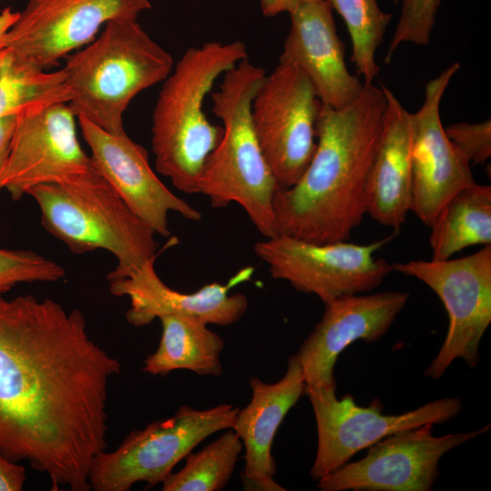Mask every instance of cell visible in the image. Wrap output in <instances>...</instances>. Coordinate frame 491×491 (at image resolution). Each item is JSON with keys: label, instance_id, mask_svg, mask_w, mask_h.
Wrapping results in <instances>:
<instances>
[{"label": "cell", "instance_id": "obj_30", "mask_svg": "<svg viewBox=\"0 0 491 491\" xmlns=\"http://www.w3.org/2000/svg\"><path fill=\"white\" fill-rule=\"evenodd\" d=\"M25 468L0 452V491H21L26 480Z\"/></svg>", "mask_w": 491, "mask_h": 491}, {"label": "cell", "instance_id": "obj_28", "mask_svg": "<svg viewBox=\"0 0 491 491\" xmlns=\"http://www.w3.org/2000/svg\"><path fill=\"white\" fill-rule=\"evenodd\" d=\"M441 0H403L394 35L385 62L389 63L396 49L405 43L426 45Z\"/></svg>", "mask_w": 491, "mask_h": 491}, {"label": "cell", "instance_id": "obj_29", "mask_svg": "<svg viewBox=\"0 0 491 491\" xmlns=\"http://www.w3.org/2000/svg\"><path fill=\"white\" fill-rule=\"evenodd\" d=\"M453 144L464 154L470 164L481 165L491 156V121L481 123H456L445 128Z\"/></svg>", "mask_w": 491, "mask_h": 491}, {"label": "cell", "instance_id": "obj_19", "mask_svg": "<svg viewBox=\"0 0 491 491\" xmlns=\"http://www.w3.org/2000/svg\"><path fill=\"white\" fill-rule=\"evenodd\" d=\"M288 14L291 25L279 61L306 75L321 104L333 108L346 105L360 94L364 82L346 66L329 2L309 0Z\"/></svg>", "mask_w": 491, "mask_h": 491}, {"label": "cell", "instance_id": "obj_33", "mask_svg": "<svg viewBox=\"0 0 491 491\" xmlns=\"http://www.w3.org/2000/svg\"><path fill=\"white\" fill-rule=\"evenodd\" d=\"M19 11L6 7L0 12V50L5 48L6 35L15 20Z\"/></svg>", "mask_w": 491, "mask_h": 491}, {"label": "cell", "instance_id": "obj_11", "mask_svg": "<svg viewBox=\"0 0 491 491\" xmlns=\"http://www.w3.org/2000/svg\"><path fill=\"white\" fill-rule=\"evenodd\" d=\"M336 388L308 385L305 388L317 430L316 455L310 469V476L316 481L389 435L426 424L446 423L463 408V401L455 396L434 400L402 414L385 415L379 400L361 406L350 394L337 398Z\"/></svg>", "mask_w": 491, "mask_h": 491}, {"label": "cell", "instance_id": "obj_27", "mask_svg": "<svg viewBox=\"0 0 491 491\" xmlns=\"http://www.w3.org/2000/svg\"><path fill=\"white\" fill-rule=\"evenodd\" d=\"M65 276L61 265L35 251L0 247V295L19 284L53 283Z\"/></svg>", "mask_w": 491, "mask_h": 491}, {"label": "cell", "instance_id": "obj_25", "mask_svg": "<svg viewBox=\"0 0 491 491\" xmlns=\"http://www.w3.org/2000/svg\"><path fill=\"white\" fill-rule=\"evenodd\" d=\"M243 450V444L232 428L202 450L190 452L185 466L171 473L162 483L163 491H219L230 480Z\"/></svg>", "mask_w": 491, "mask_h": 491}, {"label": "cell", "instance_id": "obj_24", "mask_svg": "<svg viewBox=\"0 0 491 491\" xmlns=\"http://www.w3.org/2000/svg\"><path fill=\"white\" fill-rule=\"evenodd\" d=\"M64 68L42 70L19 60L6 48L0 67V116L29 106L68 104Z\"/></svg>", "mask_w": 491, "mask_h": 491}, {"label": "cell", "instance_id": "obj_17", "mask_svg": "<svg viewBox=\"0 0 491 491\" xmlns=\"http://www.w3.org/2000/svg\"><path fill=\"white\" fill-rule=\"evenodd\" d=\"M408 298L407 292L386 291L346 296L325 304L321 320L296 353L306 385L336 387L334 368L339 355L356 340L380 339Z\"/></svg>", "mask_w": 491, "mask_h": 491}, {"label": "cell", "instance_id": "obj_1", "mask_svg": "<svg viewBox=\"0 0 491 491\" xmlns=\"http://www.w3.org/2000/svg\"><path fill=\"white\" fill-rule=\"evenodd\" d=\"M120 372L79 309L0 295V452L45 473L53 491L91 490V464L106 447L108 386Z\"/></svg>", "mask_w": 491, "mask_h": 491}, {"label": "cell", "instance_id": "obj_7", "mask_svg": "<svg viewBox=\"0 0 491 491\" xmlns=\"http://www.w3.org/2000/svg\"><path fill=\"white\" fill-rule=\"evenodd\" d=\"M237 407L221 404L207 409L182 406L170 417L131 431L116 449L98 453L88 480L95 491H129L139 482L152 488L209 436L232 428Z\"/></svg>", "mask_w": 491, "mask_h": 491}, {"label": "cell", "instance_id": "obj_21", "mask_svg": "<svg viewBox=\"0 0 491 491\" xmlns=\"http://www.w3.org/2000/svg\"><path fill=\"white\" fill-rule=\"evenodd\" d=\"M386 95L382 130L366 188V214L398 231L411 210L413 114L381 85Z\"/></svg>", "mask_w": 491, "mask_h": 491}, {"label": "cell", "instance_id": "obj_18", "mask_svg": "<svg viewBox=\"0 0 491 491\" xmlns=\"http://www.w3.org/2000/svg\"><path fill=\"white\" fill-rule=\"evenodd\" d=\"M155 260L144 264L130 275L109 282L115 296H127L130 307L127 322L145 326L165 315H183L207 325L231 326L244 316L248 300L243 294L229 295L233 286L250 279L254 268L245 267L226 284L210 283L194 293H182L167 286L155 269Z\"/></svg>", "mask_w": 491, "mask_h": 491}, {"label": "cell", "instance_id": "obj_16", "mask_svg": "<svg viewBox=\"0 0 491 491\" xmlns=\"http://www.w3.org/2000/svg\"><path fill=\"white\" fill-rule=\"evenodd\" d=\"M77 122L98 174L155 235H170V212L190 221L201 220L197 209L159 179L149 164L146 150L125 131L109 133L84 117H77Z\"/></svg>", "mask_w": 491, "mask_h": 491}, {"label": "cell", "instance_id": "obj_23", "mask_svg": "<svg viewBox=\"0 0 491 491\" xmlns=\"http://www.w3.org/2000/svg\"><path fill=\"white\" fill-rule=\"evenodd\" d=\"M433 260H446L476 245H491V186L475 185L452 196L430 224Z\"/></svg>", "mask_w": 491, "mask_h": 491}, {"label": "cell", "instance_id": "obj_34", "mask_svg": "<svg viewBox=\"0 0 491 491\" xmlns=\"http://www.w3.org/2000/svg\"><path fill=\"white\" fill-rule=\"evenodd\" d=\"M5 55H6V48H4L2 50H0V67L4 62V59L5 57Z\"/></svg>", "mask_w": 491, "mask_h": 491}, {"label": "cell", "instance_id": "obj_9", "mask_svg": "<svg viewBox=\"0 0 491 491\" xmlns=\"http://www.w3.org/2000/svg\"><path fill=\"white\" fill-rule=\"evenodd\" d=\"M392 266L394 271L432 289L448 316L446 338L424 375L439 379L458 358L475 367L480 361L481 339L491 323V245L461 258L412 260Z\"/></svg>", "mask_w": 491, "mask_h": 491}, {"label": "cell", "instance_id": "obj_8", "mask_svg": "<svg viewBox=\"0 0 491 491\" xmlns=\"http://www.w3.org/2000/svg\"><path fill=\"white\" fill-rule=\"evenodd\" d=\"M397 234L365 245L348 240L316 244L278 234L256 242L254 251L274 279L314 294L325 305L378 287L394 269L375 253Z\"/></svg>", "mask_w": 491, "mask_h": 491}, {"label": "cell", "instance_id": "obj_3", "mask_svg": "<svg viewBox=\"0 0 491 491\" xmlns=\"http://www.w3.org/2000/svg\"><path fill=\"white\" fill-rule=\"evenodd\" d=\"M247 58L240 40L209 41L188 48L163 81L152 115L155 168L185 194H198L204 165L219 143L222 126L204 111L216 80Z\"/></svg>", "mask_w": 491, "mask_h": 491}, {"label": "cell", "instance_id": "obj_26", "mask_svg": "<svg viewBox=\"0 0 491 491\" xmlns=\"http://www.w3.org/2000/svg\"><path fill=\"white\" fill-rule=\"evenodd\" d=\"M343 18L352 42L351 61L364 83L371 84L380 67L376 54L384 40L392 15L379 7L377 0H327Z\"/></svg>", "mask_w": 491, "mask_h": 491}, {"label": "cell", "instance_id": "obj_6", "mask_svg": "<svg viewBox=\"0 0 491 491\" xmlns=\"http://www.w3.org/2000/svg\"><path fill=\"white\" fill-rule=\"evenodd\" d=\"M39 207L42 226L74 254L97 249L115 257L108 282L155 259V233L101 176L75 184H47L27 192Z\"/></svg>", "mask_w": 491, "mask_h": 491}, {"label": "cell", "instance_id": "obj_13", "mask_svg": "<svg viewBox=\"0 0 491 491\" xmlns=\"http://www.w3.org/2000/svg\"><path fill=\"white\" fill-rule=\"evenodd\" d=\"M149 0H27L7 33L5 48L25 64L50 70L92 42L116 19H137Z\"/></svg>", "mask_w": 491, "mask_h": 491}, {"label": "cell", "instance_id": "obj_22", "mask_svg": "<svg viewBox=\"0 0 491 491\" xmlns=\"http://www.w3.org/2000/svg\"><path fill=\"white\" fill-rule=\"evenodd\" d=\"M158 319L162 325L160 343L145 358L143 372L165 376L189 370L199 376L221 375L225 342L206 323L183 315H165Z\"/></svg>", "mask_w": 491, "mask_h": 491}, {"label": "cell", "instance_id": "obj_20", "mask_svg": "<svg viewBox=\"0 0 491 491\" xmlns=\"http://www.w3.org/2000/svg\"><path fill=\"white\" fill-rule=\"evenodd\" d=\"M251 399L238 409L232 429L245 448V466L241 477L245 490L284 491L276 482V462L272 444L277 429L289 410L305 393L306 381L298 356L287 361V369L276 383L257 377L249 380Z\"/></svg>", "mask_w": 491, "mask_h": 491}, {"label": "cell", "instance_id": "obj_32", "mask_svg": "<svg viewBox=\"0 0 491 491\" xmlns=\"http://www.w3.org/2000/svg\"><path fill=\"white\" fill-rule=\"evenodd\" d=\"M306 1L309 0H260V6L265 16L272 17L280 13H289Z\"/></svg>", "mask_w": 491, "mask_h": 491}, {"label": "cell", "instance_id": "obj_10", "mask_svg": "<svg viewBox=\"0 0 491 491\" xmlns=\"http://www.w3.org/2000/svg\"><path fill=\"white\" fill-rule=\"evenodd\" d=\"M76 116L65 103L29 106L16 113L0 186L19 200L37 185L100 178L77 136Z\"/></svg>", "mask_w": 491, "mask_h": 491}, {"label": "cell", "instance_id": "obj_31", "mask_svg": "<svg viewBox=\"0 0 491 491\" xmlns=\"http://www.w3.org/2000/svg\"><path fill=\"white\" fill-rule=\"evenodd\" d=\"M15 117L16 114L0 116V176L7 160Z\"/></svg>", "mask_w": 491, "mask_h": 491}, {"label": "cell", "instance_id": "obj_5", "mask_svg": "<svg viewBox=\"0 0 491 491\" xmlns=\"http://www.w3.org/2000/svg\"><path fill=\"white\" fill-rule=\"evenodd\" d=\"M68 106L102 129L125 131L123 117L131 101L163 82L175 63L135 19L108 22L96 37L65 58Z\"/></svg>", "mask_w": 491, "mask_h": 491}, {"label": "cell", "instance_id": "obj_4", "mask_svg": "<svg viewBox=\"0 0 491 491\" xmlns=\"http://www.w3.org/2000/svg\"><path fill=\"white\" fill-rule=\"evenodd\" d=\"M266 73L244 59L223 75L211 92L212 111L223 123L222 137L201 172L198 194L214 208L238 204L265 237L278 235L274 197L279 188L257 140L252 103Z\"/></svg>", "mask_w": 491, "mask_h": 491}, {"label": "cell", "instance_id": "obj_14", "mask_svg": "<svg viewBox=\"0 0 491 491\" xmlns=\"http://www.w3.org/2000/svg\"><path fill=\"white\" fill-rule=\"evenodd\" d=\"M490 424L468 432L436 436L431 424L389 435L363 458L347 462L320 478L321 491H431L445 454L476 438Z\"/></svg>", "mask_w": 491, "mask_h": 491}, {"label": "cell", "instance_id": "obj_15", "mask_svg": "<svg viewBox=\"0 0 491 491\" xmlns=\"http://www.w3.org/2000/svg\"><path fill=\"white\" fill-rule=\"evenodd\" d=\"M459 69L454 63L427 82L423 105L413 114L410 211L428 226L452 196L476 183L470 162L448 138L440 118L441 100Z\"/></svg>", "mask_w": 491, "mask_h": 491}, {"label": "cell", "instance_id": "obj_2", "mask_svg": "<svg viewBox=\"0 0 491 491\" xmlns=\"http://www.w3.org/2000/svg\"><path fill=\"white\" fill-rule=\"evenodd\" d=\"M386 104L381 85L373 83H364L341 108L321 104L308 165L274 197L278 234L316 244L349 240L366 215L367 182Z\"/></svg>", "mask_w": 491, "mask_h": 491}, {"label": "cell", "instance_id": "obj_12", "mask_svg": "<svg viewBox=\"0 0 491 491\" xmlns=\"http://www.w3.org/2000/svg\"><path fill=\"white\" fill-rule=\"evenodd\" d=\"M320 105L306 75L280 61L254 97L253 126L279 188L293 185L314 155Z\"/></svg>", "mask_w": 491, "mask_h": 491}]
</instances>
